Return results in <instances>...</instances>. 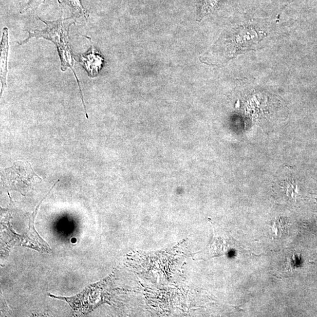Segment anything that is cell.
I'll return each mask as SVG.
<instances>
[{
    "label": "cell",
    "mask_w": 317,
    "mask_h": 317,
    "mask_svg": "<svg viewBox=\"0 0 317 317\" xmlns=\"http://www.w3.org/2000/svg\"><path fill=\"white\" fill-rule=\"evenodd\" d=\"M102 57L91 46L89 50L81 56V63L88 73L89 76L92 78L98 76L102 65Z\"/></svg>",
    "instance_id": "obj_3"
},
{
    "label": "cell",
    "mask_w": 317,
    "mask_h": 317,
    "mask_svg": "<svg viewBox=\"0 0 317 317\" xmlns=\"http://www.w3.org/2000/svg\"><path fill=\"white\" fill-rule=\"evenodd\" d=\"M64 2L71 8L74 16H84L87 19L88 17L87 11L82 6L80 0H64Z\"/></svg>",
    "instance_id": "obj_6"
},
{
    "label": "cell",
    "mask_w": 317,
    "mask_h": 317,
    "mask_svg": "<svg viewBox=\"0 0 317 317\" xmlns=\"http://www.w3.org/2000/svg\"><path fill=\"white\" fill-rule=\"evenodd\" d=\"M8 49H9V44H8V30L7 28L5 27L3 29L1 43V96L4 89L7 87Z\"/></svg>",
    "instance_id": "obj_4"
},
{
    "label": "cell",
    "mask_w": 317,
    "mask_h": 317,
    "mask_svg": "<svg viewBox=\"0 0 317 317\" xmlns=\"http://www.w3.org/2000/svg\"><path fill=\"white\" fill-rule=\"evenodd\" d=\"M37 175L33 171L30 163L16 162L10 167L2 172L3 187L10 191H16L24 196L30 190L32 182Z\"/></svg>",
    "instance_id": "obj_2"
},
{
    "label": "cell",
    "mask_w": 317,
    "mask_h": 317,
    "mask_svg": "<svg viewBox=\"0 0 317 317\" xmlns=\"http://www.w3.org/2000/svg\"><path fill=\"white\" fill-rule=\"evenodd\" d=\"M44 2V0H30V2H29L26 7L22 10V13L28 11H35L40 4Z\"/></svg>",
    "instance_id": "obj_7"
},
{
    "label": "cell",
    "mask_w": 317,
    "mask_h": 317,
    "mask_svg": "<svg viewBox=\"0 0 317 317\" xmlns=\"http://www.w3.org/2000/svg\"><path fill=\"white\" fill-rule=\"evenodd\" d=\"M39 20L46 25V28L41 31L35 30L32 32L27 30L28 32L27 38L22 41V43H18L19 44H26L32 38L37 39L43 38L51 41L56 45L58 51H59L62 71H66L69 68L72 70L74 76H75L78 85L79 86L82 104L84 105L85 110L87 111L84 101L83 94H82L80 81L78 80L75 69H74L75 64H74L73 53L71 47H70L69 41V28L71 27L72 25L76 24V21L73 20L72 17L65 19L61 18L55 21V22L54 21L53 22H47V21L43 20L40 18Z\"/></svg>",
    "instance_id": "obj_1"
},
{
    "label": "cell",
    "mask_w": 317,
    "mask_h": 317,
    "mask_svg": "<svg viewBox=\"0 0 317 317\" xmlns=\"http://www.w3.org/2000/svg\"><path fill=\"white\" fill-rule=\"evenodd\" d=\"M221 1V0H203L199 12V20L215 11L219 7Z\"/></svg>",
    "instance_id": "obj_5"
}]
</instances>
